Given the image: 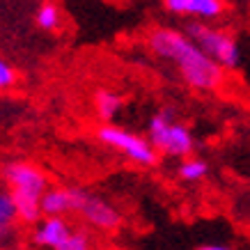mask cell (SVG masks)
<instances>
[{
  "label": "cell",
  "instance_id": "11",
  "mask_svg": "<svg viewBox=\"0 0 250 250\" xmlns=\"http://www.w3.org/2000/svg\"><path fill=\"white\" fill-rule=\"evenodd\" d=\"M16 202V211H19V220L25 225H37L44 218L42 211V195H32V193H21V190H12Z\"/></svg>",
  "mask_w": 250,
  "mask_h": 250
},
{
  "label": "cell",
  "instance_id": "7",
  "mask_svg": "<svg viewBox=\"0 0 250 250\" xmlns=\"http://www.w3.org/2000/svg\"><path fill=\"white\" fill-rule=\"evenodd\" d=\"M71 232H74V229H71V225L64 220V216H44V218L37 223L35 232H32V243L39 246V248L55 250Z\"/></svg>",
  "mask_w": 250,
  "mask_h": 250
},
{
  "label": "cell",
  "instance_id": "14",
  "mask_svg": "<svg viewBox=\"0 0 250 250\" xmlns=\"http://www.w3.org/2000/svg\"><path fill=\"white\" fill-rule=\"evenodd\" d=\"M60 9H58V5L55 2H42L37 9V14H35V23H37L42 30L51 32V30H58V25H60Z\"/></svg>",
  "mask_w": 250,
  "mask_h": 250
},
{
  "label": "cell",
  "instance_id": "12",
  "mask_svg": "<svg viewBox=\"0 0 250 250\" xmlns=\"http://www.w3.org/2000/svg\"><path fill=\"white\" fill-rule=\"evenodd\" d=\"M122 106H124V97H122L120 92L101 87L94 94V108H97V115L101 122H113L120 115Z\"/></svg>",
  "mask_w": 250,
  "mask_h": 250
},
{
  "label": "cell",
  "instance_id": "5",
  "mask_svg": "<svg viewBox=\"0 0 250 250\" xmlns=\"http://www.w3.org/2000/svg\"><path fill=\"white\" fill-rule=\"evenodd\" d=\"M74 195H76V213H81L85 223L94 229L113 232L122 225V213L108 200L92 195L83 188H74Z\"/></svg>",
  "mask_w": 250,
  "mask_h": 250
},
{
  "label": "cell",
  "instance_id": "10",
  "mask_svg": "<svg viewBox=\"0 0 250 250\" xmlns=\"http://www.w3.org/2000/svg\"><path fill=\"white\" fill-rule=\"evenodd\" d=\"M16 223H19V211L14 195L9 188H0V246L16 234Z\"/></svg>",
  "mask_w": 250,
  "mask_h": 250
},
{
  "label": "cell",
  "instance_id": "1",
  "mask_svg": "<svg viewBox=\"0 0 250 250\" xmlns=\"http://www.w3.org/2000/svg\"><path fill=\"white\" fill-rule=\"evenodd\" d=\"M147 46L156 58L174 64L190 90L216 92L225 81V67H220L211 55H207L186 32L156 28L149 32Z\"/></svg>",
  "mask_w": 250,
  "mask_h": 250
},
{
  "label": "cell",
  "instance_id": "6",
  "mask_svg": "<svg viewBox=\"0 0 250 250\" xmlns=\"http://www.w3.org/2000/svg\"><path fill=\"white\" fill-rule=\"evenodd\" d=\"M2 179L9 186V190H21V193H32V195H44V190L48 188V177L44 174V170L25 161L7 163L2 167Z\"/></svg>",
  "mask_w": 250,
  "mask_h": 250
},
{
  "label": "cell",
  "instance_id": "15",
  "mask_svg": "<svg viewBox=\"0 0 250 250\" xmlns=\"http://www.w3.org/2000/svg\"><path fill=\"white\" fill-rule=\"evenodd\" d=\"M55 250H92V236L85 229H74Z\"/></svg>",
  "mask_w": 250,
  "mask_h": 250
},
{
  "label": "cell",
  "instance_id": "4",
  "mask_svg": "<svg viewBox=\"0 0 250 250\" xmlns=\"http://www.w3.org/2000/svg\"><path fill=\"white\" fill-rule=\"evenodd\" d=\"M186 35L195 42L207 55H211L213 60L218 62L220 67L225 69H236L241 62V51L239 44L232 35H228L225 30L211 28L202 21H193L186 25Z\"/></svg>",
  "mask_w": 250,
  "mask_h": 250
},
{
  "label": "cell",
  "instance_id": "3",
  "mask_svg": "<svg viewBox=\"0 0 250 250\" xmlns=\"http://www.w3.org/2000/svg\"><path fill=\"white\" fill-rule=\"evenodd\" d=\"M97 140L104 147H108V149L122 154L124 159H129L136 166L152 167L159 163V149L152 145L149 138L138 136L133 131H126V129H122V126H117V124L104 122L97 129Z\"/></svg>",
  "mask_w": 250,
  "mask_h": 250
},
{
  "label": "cell",
  "instance_id": "17",
  "mask_svg": "<svg viewBox=\"0 0 250 250\" xmlns=\"http://www.w3.org/2000/svg\"><path fill=\"white\" fill-rule=\"evenodd\" d=\"M197 250H232L228 246H218V243H207V246H200Z\"/></svg>",
  "mask_w": 250,
  "mask_h": 250
},
{
  "label": "cell",
  "instance_id": "13",
  "mask_svg": "<svg viewBox=\"0 0 250 250\" xmlns=\"http://www.w3.org/2000/svg\"><path fill=\"white\" fill-rule=\"evenodd\" d=\"M209 174V163L205 159H197V156H186L179 163V177L184 182H200Z\"/></svg>",
  "mask_w": 250,
  "mask_h": 250
},
{
  "label": "cell",
  "instance_id": "16",
  "mask_svg": "<svg viewBox=\"0 0 250 250\" xmlns=\"http://www.w3.org/2000/svg\"><path fill=\"white\" fill-rule=\"evenodd\" d=\"M19 81V74H16V69L9 64L7 60H2L0 58V92H7L12 90Z\"/></svg>",
  "mask_w": 250,
  "mask_h": 250
},
{
  "label": "cell",
  "instance_id": "2",
  "mask_svg": "<svg viewBox=\"0 0 250 250\" xmlns=\"http://www.w3.org/2000/svg\"><path fill=\"white\" fill-rule=\"evenodd\" d=\"M147 138L159 149V154L186 159L195 149V138L186 124L174 120L172 110H159L147 122Z\"/></svg>",
  "mask_w": 250,
  "mask_h": 250
},
{
  "label": "cell",
  "instance_id": "8",
  "mask_svg": "<svg viewBox=\"0 0 250 250\" xmlns=\"http://www.w3.org/2000/svg\"><path fill=\"white\" fill-rule=\"evenodd\" d=\"M163 5L170 14L177 16H197L202 21L218 19L225 12L223 0H163Z\"/></svg>",
  "mask_w": 250,
  "mask_h": 250
},
{
  "label": "cell",
  "instance_id": "9",
  "mask_svg": "<svg viewBox=\"0 0 250 250\" xmlns=\"http://www.w3.org/2000/svg\"><path fill=\"white\" fill-rule=\"evenodd\" d=\"M42 211L44 216H67L76 213V195L74 188H46L42 195Z\"/></svg>",
  "mask_w": 250,
  "mask_h": 250
}]
</instances>
